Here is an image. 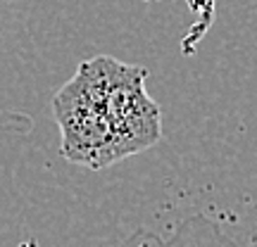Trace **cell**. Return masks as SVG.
Returning <instances> with one entry per match:
<instances>
[{
    "mask_svg": "<svg viewBox=\"0 0 257 247\" xmlns=\"http://www.w3.org/2000/svg\"><path fill=\"white\" fill-rule=\"evenodd\" d=\"M83 64L100 95L117 162L155 145L162 136V117L146 91V69L110 55L83 60Z\"/></svg>",
    "mask_w": 257,
    "mask_h": 247,
    "instance_id": "obj_1",
    "label": "cell"
},
{
    "mask_svg": "<svg viewBox=\"0 0 257 247\" xmlns=\"http://www.w3.org/2000/svg\"><path fill=\"white\" fill-rule=\"evenodd\" d=\"M53 112L62 133L60 152L67 162L81 164L93 171L117 162L100 95L83 62L76 67L72 79L55 93Z\"/></svg>",
    "mask_w": 257,
    "mask_h": 247,
    "instance_id": "obj_2",
    "label": "cell"
},
{
    "mask_svg": "<svg viewBox=\"0 0 257 247\" xmlns=\"http://www.w3.org/2000/svg\"><path fill=\"white\" fill-rule=\"evenodd\" d=\"M143 238H146V242H138V238H136L134 242H128V247H236L205 219L186 221L184 226H181V230L176 233V238L172 240L169 245H162V242L155 240L153 235H150V238L143 235Z\"/></svg>",
    "mask_w": 257,
    "mask_h": 247,
    "instance_id": "obj_3",
    "label": "cell"
}]
</instances>
